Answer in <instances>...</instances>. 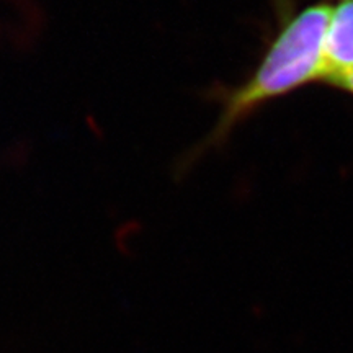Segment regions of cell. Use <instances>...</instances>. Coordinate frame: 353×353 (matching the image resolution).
<instances>
[{
	"instance_id": "obj_1",
	"label": "cell",
	"mask_w": 353,
	"mask_h": 353,
	"mask_svg": "<svg viewBox=\"0 0 353 353\" xmlns=\"http://www.w3.org/2000/svg\"><path fill=\"white\" fill-rule=\"evenodd\" d=\"M332 2L309 3L278 30L252 76L224 97L223 113L208 138L185 157V164L218 145L234 128L268 101L325 79V38Z\"/></svg>"
},
{
	"instance_id": "obj_2",
	"label": "cell",
	"mask_w": 353,
	"mask_h": 353,
	"mask_svg": "<svg viewBox=\"0 0 353 353\" xmlns=\"http://www.w3.org/2000/svg\"><path fill=\"white\" fill-rule=\"evenodd\" d=\"M353 70V0L332 3V15L325 38V79Z\"/></svg>"
},
{
	"instance_id": "obj_3",
	"label": "cell",
	"mask_w": 353,
	"mask_h": 353,
	"mask_svg": "<svg viewBox=\"0 0 353 353\" xmlns=\"http://www.w3.org/2000/svg\"><path fill=\"white\" fill-rule=\"evenodd\" d=\"M325 83H329V85H332L335 88H341V90L353 95V70H350V72H345V74H341V76H335L332 79H329V81Z\"/></svg>"
}]
</instances>
